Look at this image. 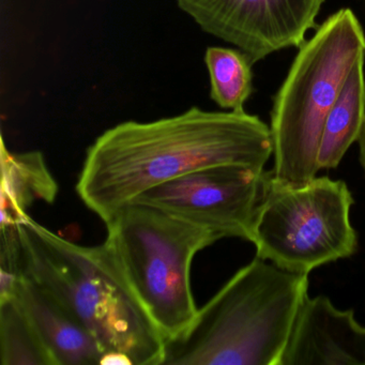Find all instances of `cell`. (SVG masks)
Wrapping results in <instances>:
<instances>
[{
    "label": "cell",
    "instance_id": "obj_1",
    "mask_svg": "<svg viewBox=\"0 0 365 365\" xmlns=\"http://www.w3.org/2000/svg\"><path fill=\"white\" fill-rule=\"evenodd\" d=\"M272 153L271 129L257 116L193 106L176 116L125 121L104 132L87 150L76 192L106 223L162 183L225 164L264 170Z\"/></svg>",
    "mask_w": 365,
    "mask_h": 365
},
{
    "label": "cell",
    "instance_id": "obj_2",
    "mask_svg": "<svg viewBox=\"0 0 365 365\" xmlns=\"http://www.w3.org/2000/svg\"><path fill=\"white\" fill-rule=\"evenodd\" d=\"M1 268L26 277L71 312L104 354L163 365L165 339L106 245L66 240L31 217L1 226Z\"/></svg>",
    "mask_w": 365,
    "mask_h": 365
},
{
    "label": "cell",
    "instance_id": "obj_3",
    "mask_svg": "<svg viewBox=\"0 0 365 365\" xmlns=\"http://www.w3.org/2000/svg\"><path fill=\"white\" fill-rule=\"evenodd\" d=\"M256 257L185 331L165 341L163 365H279L309 288V274Z\"/></svg>",
    "mask_w": 365,
    "mask_h": 365
},
{
    "label": "cell",
    "instance_id": "obj_4",
    "mask_svg": "<svg viewBox=\"0 0 365 365\" xmlns=\"http://www.w3.org/2000/svg\"><path fill=\"white\" fill-rule=\"evenodd\" d=\"M273 101L274 170L284 185L315 178L327 117L354 66L365 59V35L351 10H339L300 46Z\"/></svg>",
    "mask_w": 365,
    "mask_h": 365
},
{
    "label": "cell",
    "instance_id": "obj_5",
    "mask_svg": "<svg viewBox=\"0 0 365 365\" xmlns=\"http://www.w3.org/2000/svg\"><path fill=\"white\" fill-rule=\"evenodd\" d=\"M108 247L136 297L163 335L173 339L197 315L191 267L213 232L140 202L121 207L106 222Z\"/></svg>",
    "mask_w": 365,
    "mask_h": 365
},
{
    "label": "cell",
    "instance_id": "obj_6",
    "mask_svg": "<svg viewBox=\"0 0 365 365\" xmlns=\"http://www.w3.org/2000/svg\"><path fill=\"white\" fill-rule=\"evenodd\" d=\"M352 205L344 181L315 177L294 187L267 173L252 232L256 256L301 274L349 257L358 245L350 224Z\"/></svg>",
    "mask_w": 365,
    "mask_h": 365
},
{
    "label": "cell",
    "instance_id": "obj_7",
    "mask_svg": "<svg viewBox=\"0 0 365 365\" xmlns=\"http://www.w3.org/2000/svg\"><path fill=\"white\" fill-rule=\"evenodd\" d=\"M267 172L239 164L210 166L162 183L134 198L213 232L251 242Z\"/></svg>",
    "mask_w": 365,
    "mask_h": 365
},
{
    "label": "cell",
    "instance_id": "obj_8",
    "mask_svg": "<svg viewBox=\"0 0 365 365\" xmlns=\"http://www.w3.org/2000/svg\"><path fill=\"white\" fill-rule=\"evenodd\" d=\"M209 35L234 44L252 63L300 48L324 0H175Z\"/></svg>",
    "mask_w": 365,
    "mask_h": 365
},
{
    "label": "cell",
    "instance_id": "obj_9",
    "mask_svg": "<svg viewBox=\"0 0 365 365\" xmlns=\"http://www.w3.org/2000/svg\"><path fill=\"white\" fill-rule=\"evenodd\" d=\"M364 365L365 327L324 296L304 297L279 365Z\"/></svg>",
    "mask_w": 365,
    "mask_h": 365
},
{
    "label": "cell",
    "instance_id": "obj_10",
    "mask_svg": "<svg viewBox=\"0 0 365 365\" xmlns=\"http://www.w3.org/2000/svg\"><path fill=\"white\" fill-rule=\"evenodd\" d=\"M18 277L14 298L31 318L56 365L100 364L104 351L83 322L43 288Z\"/></svg>",
    "mask_w": 365,
    "mask_h": 365
},
{
    "label": "cell",
    "instance_id": "obj_11",
    "mask_svg": "<svg viewBox=\"0 0 365 365\" xmlns=\"http://www.w3.org/2000/svg\"><path fill=\"white\" fill-rule=\"evenodd\" d=\"M1 226L20 223L37 202L53 204L59 187L43 153H11L1 140Z\"/></svg>",
    "mask_w": 365,
    "mask_h": 365
},
{
    "label": "cell",
    "instance_id": "obj_12",
    "mask_svg": "<svg viewBox=\"0 0 365 365\" xmlns=\"http://www.w3.org/2000/svg\"><path fill=\"white\" fill-rule=\"evenodd\" d=\"M364 123V59H361L348 74L324 123L318 151L320 170H333L341 163L346 151L358 140Z\"/></svg>",
    "mask_w": 365,
    "mask_h": 365
},
{
    "label": "cell",
    "instance_id": "obj_13",
    "mask_svg": "<svg viewBox=\"0 0 365 365\" xmlns=\"http://www.w3.org/2000/svg\"><path fill=\"white\" fill-rule=\"evenodd\" d=\"M1 365H56L33 322L16 298L0 301Z\"/></svg>",
    "mask_w": 365,
    "mask_h": 365
},
{
    "label": "cell",
    "instance_id": "obj_14",
    "mask_svg": "<svg viewBox=\"0 0 365 365\" xmlns=\"http://www.w3.org/2000/svg\"><path fill=\"white\" fill-rule=\"evenodd\" d=\"M205 63L210 76V97L220 108L245 110V102L253 91V74L249 57L240 50L208 48Z\"/></svg>",
    "mask_w": 365,
    "mask_h": 365
},
{
    "label": "cell",
    "instance_id": "obj_15",
    "mask_svg": "<svg viewBox=\"0 0 365 365\" xmlns=\"http://www.w3.org/2000/svg\"><path fill=\"white\" fill-rule=\"evenodd\" d=\"M100 364L103 365H133L132 361L125 354H119V352H106L102 356Z\"/></svg>",
    "mask_w": 365,
    "mask_h": 365
},
{
    "label": "cell",
    "instance_id": "obj_16",
    "mask_svg": "<svg viewBox=\"0 0 365 365\" xmlns=\"http://www.w3.org/2000/svg\"><path fill=\"white\" fill-rule=\"evenodd\" d=\"M359 145H360V160L363 168L365 170V123L363 125L362 131L358 138Z\"/></svg>",
    "mask_w": 365,
    "mask_h": 365
}]
</instances>
